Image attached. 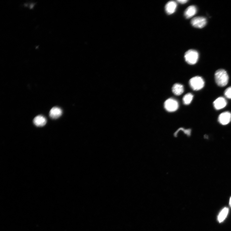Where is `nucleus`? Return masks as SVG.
Masks as SVG:
<instances>
[{"label":"nucleus","instance_id":"nucleus-15","mask_svg":"<svg viewBox=\"0 0 231 231\" xmlns=\"http://www.w3.org/2000/svg\"><path fill=\"white\" fill-rule=\"evenodd\" d=\"M224 94L226 97L231 99V86L226 89Z\"/></svg>","mask_w":231,"mask_h":231},{"label":"nucleus","instance_id":"nucleus-8","mask_svg":"<svg viewBox=\"0 0 231 231\" xmlns=\"http://www.w3.org/2000/svg\"><path fill=\"white\" fill-rule=\"evenodd\" d=\"M177 3L173 1L168 2L166 5L165 9L166 12L169 15L174 13L176 11L177 8Z\"/></svg>","mask_w":231,"mask_h":231},{"label":"nucleus","instance_id":"nucleus-13","mask_svg":"<svg viewBox=\"0 0 231 231\" xmlns=\"http://www.w3.org/2000/svg\"><path fill=\"white\" fill-rule=\"evenodd\" d=\"M229 212V209L228 208L225 207L220 212L218 215V219L220 223L223 222L227 217Z\"/></svg>","mask_w":231,"mask_h":231},{"label":"nucleus","instance_id":"nucleus-2","mask_svg":"<svg viewBox=\"0 0 231 231\" xmlns=\"http://www.w3.org/2000/svg\"><path fill=\"white\" fill-rule=\"evenodd\" d=\"M199 57V54L197 51L190 50L186 52L184 57L186 61L188 64L194 65L198 61Z\"/></svg>","mask_w":231,"mask_h":231},{"label":"nucleus","instance_id":"nucleus-11","mask_svg":"<svg viewBox=\"0 0 231 231\" xmlns=\"http://www.w3.org/2000/svg\"><path fill=\"white\" fill-rule=\"evenodd\" d=\"M197 9L195 6H191L188 7L185 10L184 15L186 18H192L197 13Z\"/></svg>","mask_w":231,"mask_h":231},{"label":"nucleus","instance_id":"nucleus-17","mask_svg":"<svg viewBox=\"0 0 231 231\" xmlns=\"http://www.w3.org/2000/svg\"><path fill=\"white\" fill-rule=\"evenodd\" d=\"M229 205L231 207V197L230 198L229 200Z\"/></svg>","mask_w":231,"mask_h":231},{"label":"nucleus","instance_id":"nucleus-9","mask_svg":"<svg viewBox=\"0 0 231 231\" xmlns=\"http://www.w3.org/2000/svg\"><path fill=\"white\" fill-rule=\"evenodd\" d=\"M62 113V110L57 107L52 108L50 112V116L52 119H56L60 118Z\"/></svg>","mask_w":231,"mask_h":231},{"label":"nucleus","instance_id":"nucleus-3","mask_svg":"<svg viewBox=\"0 0 231 231\" xmlns=\"http://www.w3.org/2000/svg\"><path fill=\"white\" fill-rule=\"evenodd\" d=\"M190 85L193 90L198 91L201 90L204 87L205 83L202 77L196 76L191 79Z\"/></svg>","mask_w":231,"mask_h":231},{"label":"nucleus","instance_id":"nucleus-10","mask_svg":"<svg viewBox=\"0 0 231 231\" xmlns=\"http://www.w3.org/2000/svg\"><path fill=\"white\" fill-rule=\"evenodd\" d=\"M33 122L36 126L42 127L44 126L46 124L47 120L43 116L38 115L34 118Z\"/></svg>","mask_w":231,"mask_h":231},{"label":"nucleus","instance_id":"nucleus-7","mask_svg":"<svg viewBox=\"0 0 231 231\" xmlns=\"http://www.w3.org/2000/svg\"><path fill=\"white\" fill-rule=\"evenodd\" d=\"M227 101L226 99L223 97H220L217 99L213 103V106L215 109L220 110L224 108L227 105Z\"/></svg>","mask_w":231,"mask_h":231},{"label":"nucleus","instance_id":"nucleus-1","mask_svg":"<svg viewBox=\"0 0 231 231\" xmlns=\"http://www.w3.org/2000/svg\"><path fill=\"white\" fill-rule=\"evenodd\" d=\"M215 79L217 84L223 87L228 84L229 77L226 71L223 69H220L215 73Z\"/></svg>","mask_w":231,"mask_h":231},{"label":"nucleus","instance_id":"nucleus-4","mask_svg":"<svg viewBox=\"0 0 231 231\" xmlns=\"http://www.w3.org/2000/svg\"><path fill=\"white\" fill-rule=\"evenodd\" d=\"M178 103L175 99H168L164 103V107L166 111L169 112H175L178 108Z\"/></svg>","mask_w":231,"mask_h":231},{"label":"nucleus","instance_id":"nucleus-12","mask_svg":"<svg viewBox=\"0 0 231 231\" xmlns=\"http://www.w3.org/2000/svg\"><path fill=\"white\" fill-rule=\"evenodd\" d=\"M172 91L176 96H180L184 91V88L182 85L180 83H176L172 87Z\"/></svg>","mask_w":231,"mask_h":231},{"label":"nucleus","instance_id":"nucleus-5","mask_svg":"<svg viewBox=\"0 0 231 231\" xmlns=\"http://www.w3.org/2000/svg\"><path fill=\"white\" fill-rule=\"evenodd\" d=\"M191 23L193 27L197 28H202L206 25L207 20L205 18L203 17H196L191 20Z\"/></svg>","mask_w":231,"mask_h":231},{"label":"nucleus","instance_id":"nucleus-6","mask_svg":"<svg viewBox=\"0 0 231 231\" xmlns=\"http://www.w3.org/2000/svg\"><path fill=\"white\" fill-rule=\"evenodd\" d=\"M219 122L223 125L228 124L231 121V113L229 112H226L220 114L218 117Z\"/></svg>","mask_w":231,"mask_h":231},{"label":"nucleus","instance_id":"nucleus-16","mask_svg":"<svg viewBox=\"0 0 231 231\" xmlns=\"http://www.w3.org/2000/svg\"><path fill=\"white\" fill-rule=\"evenodd\" d=\"M188 1L187 0H178V1H177V2L181 4H184L187 2Z\"/></svg>","mask_w":231,"mask_h":231},{"label":"nucleus","instance_id":"nucleus-14","mask_svg":"<svg viewBox=\"0 0 231 231\" xmlns=\"http://www.w3.org/2000/svg\"><path fill=\"white\" fill-rule=\"evenodd\" d=\"M193 98V95L191 93H188L184 96L183 101L184 103L186 105L190 104L192 102Z\"/></svg>","mask_w":231,"mask_h":231}]
</instances>
